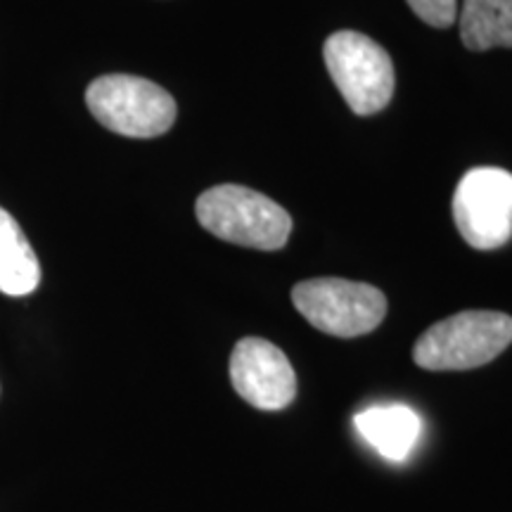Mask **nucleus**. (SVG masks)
I'll use <instances>...</instances> for the list:
<instances>
[{
    "label": "nucleus",
    "instance_id": "f257e3e1",
    "mask_svg": "<svg viewBox=\"0 0 512 512\" xmlns=\"http://www.w3.org/2000/svg\"><path fill=\"white\" fill-rule=\"evenodd\" d=\"M195 214L214 238L261 252L283 249L292 233V216L278 202L235 183L202 192Z\"/></svg>",
    "mask_w": 512,
    "mask_h": 512
},
{
    "label": "nucleus",
    "instance_id": "f03ea898",
    "mask_svg": "<svg viewBox=\"0 0 512 512\" xmlns=\"http://www.w3.org/2000/svg\"><path fill=\"white\" fill-rule=\"evenodd\" d=\"M512 344V318L498 311H463L422 332L413 358L425 370L486 366Z\"/></svg>",
    "mask_w": 512,
    "mask_h": 512
},
{
    "label": "nucleus",
    "instance_id": "7ed1b4c3",
    "mask_svg": "<svg viewBox=\"0 0 512 512\" xmlns=\"http://www.w3.org/2000/svg\"><path fill=\"white\" fill-rule=\"evenodd\" d=\"M86 105L100 126L126 138H157L176 124L169 91L131 74H105L86 88Z\"/></svg>",
    "mask_w": 512,
    "mask_h": 512
},
{
    "label": "nucleus",
    "instance_id": "20e7f679",
    "mask_svg": "<svg viewBox=\"0 0 512 512\" xmlns=\"http://www.w3.org/2000/svg\"><path fill=\"white\" fill-rule=\"evenodd\" d=\"M325 67L358 117L382 112L394 95V62L380 43L358 31H335L323 46Z\"/></svg>",
    "mask_w": 512,
    "mask_h": 512
},
{
    "label": "nucleus",
    "instance_id": "39448f33",
    "mask_svg": "<svg viewBox=\"0 0 512 512\" xmlns=\"http://www.w3.org/2000/svg\"><path fill=\"white\" fill-rule=\"evenodd\" d=\"M292 302L313 328L332 337H361L380 328L387 297L373 285L344 278H313L294 285Z\"/></svg>",
    "mask_w": 512,
    "mask_h": 512
},
{
    "label": "nucleus",
    "instance_id": "423d86ee",
    "mask_svg": "<svg viewBox=\"0 0 512 512\" xmlns=\"http://www.w3.org/2000/svg\"><path fill=\"white\" fill-rule=\"evenodd\" d=\"M453 221L475 249H498L512 238V174L479 166L460 178L453 195Z\"/></svg>",
    "mask_w": 512,
    "mask_h": 512
},
{
    "label": "nucleus",
    "instance_id": "0eeeda50",
    "mask_svg": "<svg viewBox=\"0 0 512 512\" xmlns=\"http://www.w3.org/2000/svg\"><path fill=\"white\" fill-rule=\"evenodd\" d=\"M230 382L259 411H283L297 396V375L290 358L261 337H245L235 344L230 354Z\"/></svg>",
    "mask_w": 512,
    "mask_h": 512
},
{
    "label": "nucleus",
    "instance_id": "6e6552de",
    "mask_svg": "<svg viewBox=\"0 0 512 512\" xmlns=\"http://www.w3.org/2000/svg\"><path fill=\"white\" fill-rule=\"evenodd\" d=\"M358 434L389 460H403L411 456L418 444L422 422L418 413L401 403L392 406H373L361 411L354 418Z\"/></svg>",
    "mask_w": 512,
    "mask_h": 512
},
{
    "label": "nucleus",
    "instance_id": "1a4fd4ad",
    "mask_svg": "<svg viewBox=\"0 0 512 512\" xmlns=\"http://www.w3.org/2000/svg\"><path fill=\"white\" fill-rule=\"evenodd\" d=\"M41 285V264L15 216L0 207V292L27 297Z\"/></svg>",
    "mask_w": 512,
    "mask_h": 512
},
{
    "label": "nucleus",
    "instance_id": "9d476101",
    "mask_svg": "<svg viewBox=\"0 0 512 512\" xmlns=\"http://www.w3.org/2000/svg\"><path fill=\"white\" fill-rule=\"evenodd\" d=\"M460 38L475 53L512 48V0H463Z\"/></svg>",
    "mask_w": 512,
    "mask_h": 512
},
{
    "label": "nucleus",
    "instance_id": "9b49d317",
    "mask_svg": "<svg viewBox=\"0 0 512 512\" xmlns=\"http://www.w3.org/2000/svg\"><path fill=\"white\" fill-rule=\"evenodd\" d=\"M422 22L434 29H448L458 19V0H406Z\"/></svg>",
    "mask_w": 512,
    "mask_h": 512
}]
</instances>
